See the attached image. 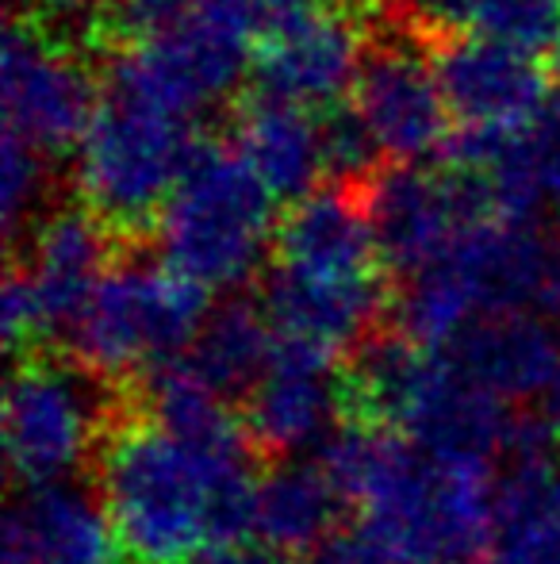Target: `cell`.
I'll return each instance as SVG.
<instances>
[{"mask_svg": "<svg viewBox=\"0 0 560 564\" xmlns=\"http://www.w3.org/2000/svg\"><path fill=\"white\" fill-rule=\"evenodd\" d=\"M257 453L208 457L165 434L135 400L97 453V491L131 564H188L250 530Z\"/></svg>", "mask_w": 560, "mask_h": 564, "instance_id": "6da1fadb", "label": "cell"}, {"mask_svg": "<svg viewBox=\"0 0 560 564\" xmlns=\"http://www.w3.org/2000/svg\"><path fill=\"white\" fill-rule=\"evenodd\" d=\"M315 460L399 564H472L495 542L492 465L438 460L404 434L353 419L319 442Z\"/></svg>", "mask_w": 560, "mask_h": 564, "instance_id": "7a4b0ae2", "label": "cell"}, {"mask_svg": "<svg viewBox=\"0 0 560 564\" xmlns=\"http://www.w3.org/2000/svg\"><path fill=\"white\" fill-rule=\"evenodd\" d=\"M277 235V196L254 165L204 139L157 224V246L173 273L200 289H234L257 269Z\"/></svg>", "mask_w": 560, "mask_h": 564, "instance_id": "3957f363", "label": "cell"}, {"mask_svg": "<svg viewBox=\"0 0 560 564\" xmlns=\"http://www.w3.org/2000/svg\"><path fill=\"white\" fill-rule=\"evenodd\" d=\"M139 400L62 349H35L15 361L4 388V453L23 488L77 480L97 465L105 434Z\"/></svg>", "mask_w": 560, "mask_h": 564, "instance_id": "277c9868", "label": "cell"}, {"mask_svg": "<svg viewBox=\"0 0 560 564\" xmlns=\"http://www.w3.org/2000/svg\"><path fill=\"white\" fill-rule=\"evenodd\" d=\"M142 250L120 253L108 265L74 327L54 346L120 384L180 361L211 312L208 289L173 273L165 261H146Z\"/></svg>", "mask_w": 560, "mask_h": 564, "instance_id": "5b68a950", "label": "cell"}, {"mask_svg": "<svg viewBox=\"0 0 560 564\" xmlns=\"http://www.w3.org/2000/svg\"><path fill=\"white\" fill-rule=\"evenodd\" d=\"M200 142L204 134L188 119L116 97L100 100L77 158V196L123 253L157 242L162 212Z\"/></svg>", "mask_w": 560, "mask_h": 564, "instance_id": "8992f818", "label": "cell"}, {"mask_svg": "<svg viewBox=\"0 0 560 564\" xmlns=\"http://www.w3.org/2000/svg\"><path fill=\"white\" fill-rule=\"evenodd\" d=\"M365 28L353 108L365 116L392 162L419 165L422 158L441 154L453 134V112L433 69V39L404 4L365 12Z\"/></svg>", "mask_w": 560, "mask_h": 564, "instance_id": "52a82bcc", "label": "cell"}, {"mask_svg": "<svg viewBox=\"0 0 560 564\" xmlns=\"http://www.w3.org/2000/svg\"><path fill=\"white\" fill-rule=\"evenodd\" d=\"M381 265L392 281L441 261L469 227L499 219L484 173L453 170L430 173L422 165L388 162L365 188Z\"/></svg>", "mask_w": 560, "mask_h": 564, "instance_id": "ba28073f", "label": "cell"}, {"mask_svg": "<svg viewBox=\"0 0 560 564\" xmlns=\"http://www.w3.org/2000/svg\"><path fill=\"white\" fill-rule=\"evenodd\" d=\"M4 123L46 158L81 147L105 100L92 54L51 39L31 15H12L0 46Z\"/></svg>", "mask_w": 560, "mask_h": 564, "instance_id": "9c48e42d", "label": "cell"}, {"mask_svg": "<svg viewBox=\"0 0 560 564\" xmlns=\"http://www.w3.org/2000/svg\"><path fill=\"white\" fill-rule=\"evenodd\" d=\"M338 419H345L338 354L319 341L277 335L270 372L242 403V423L262 460H288L322 442Z\"/></svg>", "mask_w": 560, "mask_h": 564, "instance_id": "30bf717a", "label": "cell"}, {"mask_svg": "<svg viewBox=\"0 0 560 564\" xmlns=\"http://www.w3.org/2000/svg\"><path fill=\"white\" fill-rule=\"evenodd\" d=\"M396 281L388 273L369 276H315L273 261L262 269L257 300L281 338H307L345 354L369 330L388 323Z\"/></svg>", "mask_w": 560, "mask_h": 564, "instance_id": "8fae6325", "label": "cell"}, {"mask_svg": "<svg viewBox=\"0 0 560 564\" xmlns=\"http://www.w3.org/2000/svg\"><path fill=\"white\" fill-rule=\"evenodd\" d=\"M438 85L461 123L526 127L549 105V69L541 58L484 35H457L433 51Z\"/></svg>", "mask_w": 560, "mask_h": 564, "instance_id": "7c38bea8", "label": "cell"}, {"mask_svg": "<svg viewBox=\"0 0 560 564\" xmlns=\"http://www.w3.org/2000/svg\"><path fill=\"white\" fill-rule=\"evenodd\" d=\"M100 491L85 480L23 488L4 519V564H120Z\"/></svg>", "mask_w": 560, "mask_h": 564, "instance_id": "4fadbf2b", "label": "cell"}, {"mask_svg": "<svg viewBox=\"0 0 560 564\" xmlns=\"http://www.w3.org/2000/svg\"><path fill=\"white\" fill-rule=\"evenodd\" d=\"M365 35V12L353 8L350 0H338L311 28L281 43H265L254 58L246 89L299 108H319V112L342 105V97L353 93V82H358Z\"/></svg>", "mask_w": 560, "mask_h": 564, "instance_id": "5bb4252c", "label": "cell"}, {"mask_svg": "<svg viewBox=\"0 0 560 564\" xmlns=\"http://www.w3.org/2000/svg\"><path fill=\"white\" fill-rule=\"evenodd\" d=\"M518 423L523 415H510L499 395L472 384L449 365L446 354H433V365L399 434L438 460L492 465L495 457H507L515 449Z\"/></svg>", "mask_w": 560, "mask_h": 564, "instance_id": "9a60e30c", "label": "cell"}, {"mask_svg": "<svg viewBox=\"0 0 560 564\" xmlns=\"http://www.w3.org/2000/svg\"><path fill=\"white\" fill-rule=\"evenodd\" d=\"M441 354L472 384L499 400L546 395L560 372V323L541 312H484Z\"/></svg>", "mask_w": 560, "mask_h": 564, "instance_id": "2e32d148", "label": "cell"}, {"mask_svg": "<svg viewBox=\"0 0 560 564\" xmlns=\"http://www.w3.org/2000/svg\"><path fill=\"white\" fill-rule=\"evenodd\" d=\"M273 261L315 276L384 273L361 188L327 185L292 204L277 219Z\"/></svg>", "mask_w": 560, "mask_h": 564, "instance_id": "e0dca14e", "label": "cell"}, {"mask_svg": "<svg viewBox=\"0 0 560 564\" xmlns=\"http://www.w3.org/2000/svg\"><path fill=\"white\" fill-rule=\"evenodd\" d=\"M234 147L242 150L257 177L270 185L277 200H304L319 188L322 147H319V119L307 116V108L288 100L265 97L246 89L234 100Z\"/></svg>", "mask_w": 560, "mask_h": 564, "instance_id": "ac0fdd59", "label": "cell"}, {"mask_svg": "<svg viewBox=\"0 0 560 564\" xmlns=\"http://www.w3.org/2000/svg\"><path fill=\"white\" fill-rule=\"evenodd\" d=\"M495 564H560V457L518 453L495 484Z\"/></svg>", "mask_w": 560, "mask_h": 564, "instance_id": "d6986e66", "label": "cell"}, {"mask_svg": "<svg viewBox=\"0 0 560 564\" xmlns=\"http://www.w3.org/2000/svg\"><path fill=\"white\" fill-rule=\"evenodd\" d=\"M345 496L319 460H281L257 480L250 534L284 553H315L338 527Z\"/></svg>", "mask_w": 560, "mask_h": 564, "instance_id": "ffe728a7", "label": "cell"}, {"mask_svg": "<svg viewBox=\"0 0 560 564\" xmlns=\"http://www.w3.org/2000/svg\"><path fill=\"white\" fill-rule=\"evenodd\" d=\"M273 349H277V335L262 300L231 296L208 312L193 349L185 354V365L227 403H246L270 372Z\"/></svg>", "mask_w": 560, "mask_h": 564, "instance_id": "44dd1931", "label": "cell"}, {"mask_svg": "<svg viewBox=\"0 0 560 564\" xmlns=\"http://www.w3.org/2000/svg\"><path fill=\"white\" fill-rule=\"evenodd\" d=\"M54 173L46 154L15 131H4V165H0V216H4L8 250H20L28 235L51 212Z\"/></svg>", "mask_w": 560, "mask_h": 564, "instance_id": "7402d4cb", "label": "cell"}, {"mask_svg": "<svg viewBox=\"0 0 560 564\" xmlns=\"http://www.w3.org/2000/svg\"><path fill=\"white\" fill-rule=\"evenodd\" d=\"M319 147H322V173L330 185L365 188L384 165L392 162L376 142L365 116L350 105H330L319 116Z\"/></svg>", "mask_w": 560, "mask_h": 564, "instance_id": "603a6c76", "label": "cell"}, {"mask_svg": "<svg viewBox=\"0 0 560 564\" xmlns=\"http://www.w3.org/2000/svg\"><path fill=\"white\" fill-rule=\"evenodd\" d=\"M472 31L534 58L560 54V0H480Z\"/></svg>", "mask_w": 560, "mask_h": 564, "instance_id": "cb8c5ba5", "label": "cell"}, {"mask_svg": "<svg viewBox=\"0 0 560 564\" xmlns=\"http://www.w3.org/2000/svg\"><path fill=\"white\" fill-rule=\"evenodd\" d=\"M200 0H108L100 15V58L128 46H146L180 31Z\"/></svg>", "mask_w": 560, "mask_h": 564, "instance_id": "d4e9b609", "label": "cell"}, {"mask_svg": "<svg viewBox=\"0 0 560 564\" xmlns=\"http://www.w3.org/2000/svg\"><path fill=\"white\" fill-rule=\"evenodd\" d=\"M523 147L546 204H560V93L549 97V105L534 116V123L523 127Z\"/></svg>", "mask_w": 560, "mask_h": 564, "instance_id": "484cf974", "label": "cell"}, {"mask_svg": "<svg viewBox=\"0 0 560 564\" xmlns=\"http://www.w3.org/2000/svg\"><path fill=\"white\" fill-rule=\"evenodd\" d=\"M338 0H254V28L257 39L265 43H281V39L296 35V31L311 28L315 20L334 8Z\"/></svg>", "mask_w": 560, "mask_h": 564, "instance_id": "4316f807", "label": "cell"}, {"mask_svg": "<svg viewBox=\"0 0 560 564\" xmlns=\"http://www.w3.org/2000/svg\"><path fill=\"white\" fill-rule=\"evenodd\" d=\"M407 15L433 39V51H438L446 39H457L464 31H472L480 12V0H404Z\"/></svg>", "mask_w": 560, "mask_h": 564, "instance_id": "83f0119b", "label": "cell"}, {"mask_svg": "<svg viewBox=\"0 0 560 564\" xmlns=\"http://www.w3.org/2000/svg\"><path fill=\"white\" fill-rule=\"evenodd\" d=\"M315 564H399V561L365 527H342L315 550Z\"/></svg>", "mask_w": 560, "mask_h": 564, "instance_id": "f1b7e54d", "label": "cell"}, {"mask_svg": "<svg viewBox=\"0 0 560 564\" xmlns=\"http://www.w3.org/2000/svg\"><path fill=\"white\" fill-rule=\"evenodd\" d=\"M188 564H292V553L270 545L257 534H242V538H223V542L204 545Z\"/></svg>", "mask_w": 560, "mask_h": 564, "instance_id": "f546056e", "label": "cell"}, {"mask_svg": "<svg viewBox=\"0 0 560 564\" xmlns=\"http://www.w3.org/2000/svg\"><path fill=\"white\" fill-rule=\"evenodd\" d=\"M541 400H546V408H541V419H546L549 434H553V438L560 442V372L553 377V384L546 388V395H541Z\"/></svg>", "mask_w": 560, "mask_h": 564, "instance_id": "4dcf8cb0", "label": "cell"}, {"mask_svg": "<svg viewBox=\"0 0 560 564\" xmlns=\"http://www.w3.org/2000/svg\"><path fill=\"white\" fill-rule=\"evenodd\" d=\"M353 8H361V12H373V8H396L404 4V0H350Z\"/></svg>", "mask_w": 560, "mask_h": 564, "instance_id": "1f68e13d", "label": "cell"}, {"mask_svg": "<svg viewBox=\"0 0 560 564\" xmlns=\"http://www.w3.org/2000/svg\"><path fill=\"white\" fill-rule=\"evenodd\" d=\"M15 4H23V8H28V12H31V8H35L39 0H15Z\"/></svg>", "mask_w": 560, "mask_h": 564, "instance_id": "d6a6232c", "label": "cell"}, {"mask_svg": "<svg viewBox=\"0 0 560 564\" xmlns=\"http://www.w3.org/2000/svg\"><path fill=\"white\" fill-rule=\"evenodd\" d=\"M557 62H560V54H557Z\"/></svg>", "mask_w": 560, "mask_h": 564, "instance_id": "836d02e7", "label": "cell"}]
</instances>
